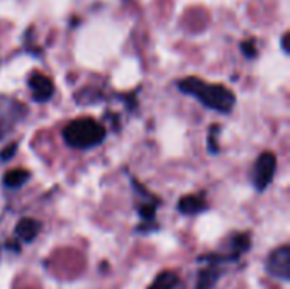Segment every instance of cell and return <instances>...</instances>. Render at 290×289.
Listing matches in <instances>:
<instances>
[{"instance_id": "obj_2", "label": "cell", "mask_w": 290, "mask_h": 289, "mask_svg": "<svg viewBox=\"0 0 290 289\" xmlns=\"http://www.w3.org/2000/svg\"><path fill=\"white\" fill-rule=\"evenodd\" d=\"M107 130L93 118H80L63 128L65 143L73 150H92L104 143Z\"/></svg>"}, {"instance_id": "obj_12", "label": "cell", "mask_w": 290, "mask_h": 289, "mask_svg": "<svg viewBox=\"0 0 290 289\" xmlns=\"http://www.w3.org/2000/svg\"><path fill=\"white\" fill-rule=\"evenodd\" d=\"M221 131V126L219 124H212L211 130H209V135H207V148H209V153L212 155H217L219 153V143H217V133Z\"/></svg>"}, {"instance_id": "obj_7", "label": "cell", "mask_w": 290, "mask_h": 289, "mask_svg": "<svg viewBox=\"0 0 290 289\" xmlns=\"http://www.w3.org/2000/svg\"><path fill=\"white\" fill-rule=\"evenodd\" d=\"M221 274H222L221 264H216V262H207V265L199 270L195 289H214V287H216L217 281H219Z\"/></svg>"}, {"instance_id": "obj_4", "label": "cell", "mask_w": 290, "mask_h": 289, "mask_svg": "<svg viewBox=\"0 0 290 289\" xmlns=\"http://www.w3.org/2000/svg\"><path fill=\"white\" fill-rule=\"evenodd\" d=\"M276 170V158L271 152H263L256 158L251 172V182L258 192H263L271 184Z\"/></svg>"}, {"instance_id": "obj_1", "label": "cell", "mask_w": 290, "mask_h": 289, "mask_svg": "<svg viewBox=\"0 0 290 289\" xmlns=\"http://www.w3.org/2000/svg\"><path fill=\"white\" fill-rule=\"evenodd\" d=\"M180 92L195 97L204 108L221 114H229L236 106V95L222 83H207L197 77H187L177 82Z\"/></svg>"}, {"instance_id": "obj_11", "label": "cell", "mask_w": 290, "mask_h": 289, "mask_svg": "<svg viewBox=\"0 0 290 289\" xmlns=\"http://www.w3.org/2000/svg\"><path fill=\"white\" fill-rule=\"evenodd\" d=\"M31 179V172L26 170V168H14V170L7 172L4 175V185L7 189H19L26 182H29Z\"/></svg>"}, {"instance_id": "obj_8", "label": "cell", "mask_w": 290, "mask_h": 289, "mask_svg": "<svg viewBox=\"0 0 290 289\" xmlns=\"http://www.w3.org/2000/svg\"><path fill=\"white\" fill-rule=\"evenodd\" d=\"M41 221L34 220V218H22L19 223L16 225V237L24 243H31L38 238V235L41 233Z\"/></svg>"}, {"instance_id": "obj_14", "label": "cell", "mask_w": 290, "mask_h": 289, "mask_svg": "<svg viewBox=\"0 0 290 289\" xmlns=\"http://www.w3.org/2000/svg\"><path fill=\"white\" fill-rule=\"evenodd\" d=\"M17 150H19V143L17 141H12V143H9L6 148L0 152V162H9V160H12L16 157Z\"/></svg>"}, {"instance_id": "obj_15", "label": "cell", "mask_w": 290, "mask_h": 289, "mask_svg": "<svg viewBox=\"0 0 290 289\" xmlns=\"http://www.w3.org/2000/svg\"><path fill=\"white\" fill-rule=\"evenodd\" d=\"M288 33H285L283 36H282V50H283V53L285 55H290V51H288Z\"/></svg>"}, {"instance_id": "obj_5", "label": "cell", "mask_w": 290, "mask_h": 289, "mask_svg": "<svg viewBox=\"0 0 290 289\" xmlns=\"http://www.w3.org/2000/svg\"><path fill=\"white\" fill-rule=\"evenodd\" d=\"M266 272L278 281H290V247L282 245L275 248L266 259Z\"/></svg>"}, {"instance_id": "obj_3", "label": "cell", "mask_w": 290, "mask_h": 289, "mask_svg": "<svg viewBox=\"0 0 290 289\" xmlns=\"http://www.w3.org/2000/svg\"><path fill=\"white\" fill-rule=\"evenodd\" d=\"M29 109L21 101L7 95H0V140L11 135L28 116Z\"/></svg>"}, {"instance_id": "obj_6", "label": "cell", "mask_w": 290, "mask_h": 289, "mask_svg": "<svg viewBox=\"0 0 290 289\" xmlns=\"http://www.w3.org/2000/svg\"><path fill=\"white\" fill-rule=\"evenodd\" d=\"M28 85L31 88V94H33V101L38 104L48 102L55 95V85H53L51 78L39 72H33L29 75Z\"/></svg>"}, {"instance_id": "obj_9", "label": "cell", "mask_w": 290, "mask_h": 289, "mask_svg": "<svg viewBox=\"0 0 290 289\" xmlns=\"http://www.w3.org/2000/svg\"><path fill=\"white\" fill-rule=\"evenodd\" d=\"M177 210L185 216H194L207 210V203L204 199V194H189L178 201Z\"/></svg>"}, {"instance_id": "obj_10", "label": "cell", "mask_w": 290, "mask_h": 289, "mask_svg": "<svg viewBox=\"0 0 290 289\" xmlns=\"http://www.w3.org/2000/svg\"><path fill=\"white\" fill-rule=\"evenodd\" d=\"M180 284V275L175 270H163L155 277L148 289H177Z\"/></svg>"}, {"instance_id": "obj_13", "label": "cell", "mask_w": 290, "mask_h": 289, "mask_svg": "<svg viewBox=\"0 0 290 289\" xmlns=\"http://www.w3.org/2000/svg\"><path fill=\"white\" fill-rule=\"evenodd\" d=\"M241 51L246 58H256L258 55V48L255 39H246V41L241 43Z\"/></svg>"}]
</instances>
